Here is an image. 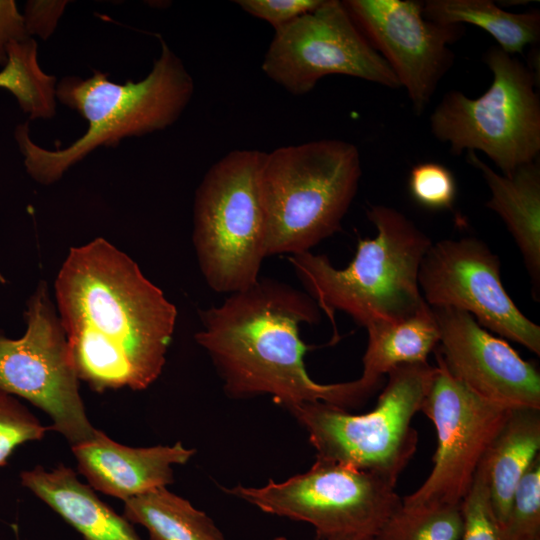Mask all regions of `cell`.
Segmentation results:
<instances>
[{
  "instance_id": "cell-24",
  "label": "cell",
  "mask_w": 540,
  "mask_h": 540,
  "mask_svg": "<svg viewBox=\"0 0 540 540\" xmlns=\"http://www.w3.org/2000/svg\"><path fill=\"white\" fill-rule=\"evenodd\" d=\"M461 504L401 505L386 521L377 540H460Z\"/></svg>"
},
{
  "instance_id": "cell-32",
  "label": "cell",
  "mask_w": 540,
  "mask_h": 540,
  "mask_svg": "<svg viewBox=\"0 0 540 540\" xmlns=\"http://www.w3.org/2000/svg\"><path fill=\"white\" fill-rule=\"evenodd\" d=\"M316 540H377L376 536L342 535V536H316Z\"/></svg>"
},
{
  "instance_id": "cell-22",
  "label": "cell",
  "mask_w": 540,
  "mask_h": 540,
  "mask_svg": "<svg viewBox=\"0 0 540 540\" xmlns=\"http://www.w3.org/2000/svg\"><path fill=\"white\" fill-rule=\"evenodd\" d=\"M122 515L143 526L150 540H226L213 519L167 487L124 501Z\"/></svg>"
},
{
  "instance_id": "cell-7",
  "label": "cell",
  "mask_w": 540,
  "mask_h": 540,
  "mask_svg": "<svg viewBox=\"0 0 540 540\" xmlns=\"http://www.w3.org/2000/svg\"><path fill=\"white\" fill-rule=\"evenodd\" d=\"M435 370L428 362L393 368L375 407L364 414L321 401L288 411L308 434L316 458L373 473L396 485L417 450L412 419L421 412Z\"/></svg>"
},
{
  "instance_id": "cell-25",
  "label": "cell",
  "mask_w": 540,
  "mask_h": 540,
  "mask_svg": "<svg viewBox=\"0 0 540 540\" xmlns=\"http://www.w3.org/2000/svg\"><path fill=\"white\" fill-rule=\"evenodd\" d=\"M503 529L507 540L540 538V455L517 485Z\"/></svg>"
},
{
  "instance_id": "cell-4",
  "label": "cell",
  "mask_w": 540,
  "mask_h": 540,
  "mask_svg": "<svg viewBox=\"0 0 540 540\" xmlns=\"http://www.w3.org/2000/svg\"><path fill=\"white\" fill-rule=\"evenodd\" d=\"M366 215L377 234L358 240L347 267L335 268L326 255L311 251L288 256L305 292L333 326L336 311L366 328L375 322L405 319L427 304L418 274L431 239L393 207L370 205Z\"/></svg>"
},
{
  "instance_id": "cell-15",
  "label": "cell",
  "mask_w": 540,
  "mask_h": 540,
  "mask_svg": "<svg viewBox=\"0 0 540 540\" xmlns=\"http://www.w3.org/2000/svg\"><path fill=\"white\" fill-rule=\"evenodd\" d=\"M431 309L439 330L433 352L454 378L488 401L509 408H540V374L532 363L469 313Z\"/></svg>"
},
{
  "instance_id": "cell-16",
  "label": "cell",
  "mask_w": 540,
  "mask_h": 540,
  "mask_svg": "<svg viewBox=\"0 0 540 540\" xmlns=\"http://www.w3.org/2000/svg\"><path fill=\"white\" fill-rule=\"evenodd\" d=\"M77 468L96 491L123 502L174 481L173 466L186 464L195 449L173 445L130 447L96 429L88 441L72 446Z\"/></svg>"
},
{
  "instance_id": "cell-5",
  "label": "cell",
  "mask_w": 540,
  "mask_h": 540,
  "mask_svg": "<svg viewBox=\"0 0 540 540\" xmlns=\"http://www.w3.org/2000/svg\"><path fill=\"white\" fill-rule=\"evenodd\" d=\"M361 174L359 150L344 140H314L265 153L267 257L309 252L340 231Z\"/></svg>"
},
{
  "instance_id": "cell-30",
  "label": "cell",
  "mask_w": 540,
  "mask_h": 540,
  "mask_svg": "<svg viewBox=\"0 0 540 540\" xmlns=\"http://www.w3.org/2000/svg\"><path fill=\"white\" fill-rule=\"evenodd\" d=\"M67 1L32 0L25 4L22 13L27 34L47 39L54 32Z\"/></svg>"
},
{
  "instance_id": "cell-3",
  "label": "cell",
  "mask_w": 540,
  "mask_h": 540,
  "mask_svg": "<svg viewBox=\"0 0 540 540\" xmlns=\"http://www.w3.org/2000/svg\"><path fill=\"white\" fill-rule=\"evenodd\" d=\"M160 40L161 54L141 81L115 83L97 70L86 79H61L56 98L88 123L83 136L68 147H40L32 141L28 123L16 126L14 138L34 181L53 184L98 147H114L125 137L163 130L180 117L191 100L194 82L181 59Z\"/></svg>"
},
{
  "instance_id": "cell-2",
  "label": "cell",
  "mask_w": 540,
  "mask_h": 540,
  "mask_svg": "<svg viewBox=\"0 0 540 540\" xmlns=\"http://www.w3.org/2000/svg\"><path fill=\"white\" fill-rule=\"evenodd\" d=\"M321 310L305 292L285 282L260 277L200 311L195 340L208 356L231 398L270 395L287 410L321 401L347 410L365 403L381 386L362 377L322 384L308 374L309 350L300 325L315 324Z\"/></svg>"
},
{
  "instance_id": "cell-26",
  "label": "cell",
  "mask_w": 540,
  "mask_h": 540,
  "mask_svg": "<svg viewBox=\"0 0 540 540\" xmlns=\"http://www.w3.org/2000/svg\"><path fill=\"white\" fill-rule=\"evenodd\" d=\"M463 519L460 540H507L495 516L487 480L479 466L473 483L461 502Z\"/></svg>"
},
{
  "instance_id": "cell-20",
  "label": "cell",
  "mask_w": 540,
  "mask_h": 540,
  "mask_svg": "<svg viewBox=\"0 0 540 540\" xmlns=\"http://www.w3.org/2000/svg\"><path fill=\"white\" fill-rule=\"evenodd\" d=\"M366 330L368 341L361 377L378 384L383 375L399 365L427 362L439 343L437 322L428 304L405 319L375 322Z\"/></svg>"
},
{
  "instance_id": "cell-17",
  "label": "cell",
  "mask_w": 540,
  "mask_h": 540,
  "mask_svg": "<svg viewBox=\"0 0 540 540\" xmlns=\"http://www.w3.org/2000/svg\"><path fill=\"white\" fill-rule=\"evenodd\" d=\"M21 484L49 506L82 540H142L133 524L82 483L75 471L59 464L36 466L20 474Z\"/></svg>"
},
{
  "instance_id": "cell-29",
  "label": "cell",
  "mask_w": 540,
  "mask_h": 540,
  "mask_svg": "<svg viewBox=\"0 0 540 540\" xmlns=\"http://www.w3.org/2000/svg\"><path fill=\"white\" fill-rule=\"evenodd\" d=\"M236 3L248 14L267 21L277 30L313 11L322 0H239Z\"/></svg>"
},
{
  "instance_id": "cell-14",
  "label": "cell",
  "mask_w": 540,
  "mask_h": 540,
  "mask_svg": "<svg viewBox=\"0 0 540 540\" xmlns=\"http://www.w3.org/2000/svg\"><path fill=\"white\" fill-rule=\"evenodd\" d=\"M343 4L405 88L414 113L421 115L454 63L450 45L463 36V25L427 19L422 2L414 0H346Z\"/></svg>"
},
{
  "instance_id": "cell-11",
  "label": "cell",
  "mask_w": 540,
  "mask_h": 540,
  "mask_svg": "<svg viewBox=\"0 0 540 540\" xmlns=\"http://www.w3.org/2000/svg\"><path fill=\"white\" fill-rule=\"evenodd\" d=\"M262 70L294 95L312 91L320 79L332 74L401 87L339 0H322L313 11L275 30Z\"/></svg>"
},
{
  "instance_id": "cell-31",
  "label": "cell",
  "mask_w": 540,
  "mask_h": 540,
  "mask_svg": "<svg viewBox=\"0 0 540 540\" xmlns=\"http://www.w3.org/2000/svg\"><path fill=\"white\" fill-rule=\"evenodd\" d=\"M22 13L14 0H0V65L7 59V46L16 39L28 37Z\"/></svg>"
},
{
  "instance_id": "cell-1",
  "label": "cell",
  "mask_w": 540,
  "mask_h": 540,
  "mask_svg": "<svg viewBox=\"0 0 540 540\" xmlns=\"http://www.w3.org/2000/svg\"><path fill=\"white\" fill-rule=\"evenodd\" d=\"M55 296L72 363L92 390L138 391L157 380L177 310L127 254L103 238L71 248Z\"/></svg>"
},
{
  "instance_id": "cell-27",
  "label": "cell",
  "mask_w": 540,
  "mask_h": 540,
  "mask_svg": "<svg viewBox=\"0 0 540 540\" xmlns=\"http://www.w3.org/2000/svg\"><path fill=\"white\" fill-rule=\"evenodd\" d=\"M48 430L15 396L0 390V466L18 446L41 440Z\"/></svg>"
},
{
  "instance_id": "cell-6",
  "label": "cell",
  "mask_w": 540,
  "mask_h": 540,
  "mask_svg": "<svg viewBox=\"0 0 540 540\" xmlns=\"http://www.w3.org/2000/svg\"><path fill=\"white\" fill-rule=\"evenodd\" d=\"M264 152L234 150L207 171L194 200L192 240L201 274L217 293L253 285L267 257L261 189Z\"/></svg>"
},
{
  "instance_id": "cell-33",
  "label": "cell",
  "mask_w": 540,
  "mask_h": 540,
  "mask_svg": "<svg viewBox=\"0 0 540 540\" xmlns=\"http://www.w3.org/2000/svg\"><path fill=\"white\" fill-rule=\"evenodd\" d=\"M535 540H540V538H538V539H535Z\"/></svg>"
},
{
  "instance_id": "cell-10",
  "label": "cell",
  "mask_w": 540,
  "mask_h": 540,
  "mask_svg": "<svg viewBox=\"0 0 540 540\" xmlns=\"http://www.w3.org/2000/svg\"><path fill=\"white\" fill-rule=\"evenodd\" d=\"M25 320L20 338L0 333V390L43 411L52 422L50 429L71 447L88 441L96 428L88 419L66 334L45 282L28 299Z\"/></svg>"
},
{
  "instance_id": "cell-9",
  "label": "cell",
  "mask_w": 540,
  "mask_h": 540,
  "mask_svg": "<svg viewBox=\"0 0 540 540\" xmlns=\"http://www.w3.org/2000/svg\"><path fill=\"white\" fill-rule=\"evenodd\" d=\"M222 489L265 513L308 523L316 536H376L402 505L395 485L383 478L319 458L282 482Z\"/></svg>"
},
{
  "instance_id": "cell-19",
  "label": "cell",
  "mask_w": 540,
  "mask_h": 540,
  "mask_svg": "<svg viewBox=\"0 0 540 540\" xmlns=\"http://www.w3.org/2000/svg\"><path fill=\"white\" fill-rule=\"evenodd\" d=\"M540 408H512L489 445L483 469L499 523L507 520L514 491L540 455Z\"/></svg>"
},
{
  "instance_id": "cell-23",
  "label": "cell",
  "mask_w": 540,
  "mask_h": 540,
  "mask_svg": "<svg viewBox=\"0 0 540 540\" xmlns=\"http://www.w3.org/2000/svg\"><path fill=\"white\" fill-rule=\"evenodd\" d=\"M37 49L30 36L13 40L0 71V88L16 98L31 120L52 118L56 113V77L41 69Z\"/></svg>"
},
{
  "instance_id": "cell-28",
  "label": "cell",
  "mask_w": 540,
  "mask_h": 540,
  "mask_svg": "<svg viewBox=\"0 0 540 540\" xmlns=\"http://www.w3.org/2000/svg\"><path fill=\"white\" fill-rule=\"evenodd\" d=\"M408 187L419 205L433 210L451 208L457 194L453 173L437 162L416 164L410 171Z\"/></svg>"
},
{
  "instance_id": "cell-18",
  "label": "cell",
  "mask_w": 540,
  "mask_h": 540,
  "mask_svg": "<svg viewBox=\"0 0 540 540\" xmlns=\"http://www.w3.org/2000/svg\"><path fill=\"white\" fill-rule=\"evenodd\" d=\"M467 161L479 170L490 188L486 207L496 212L514 238L532 282V294L540 297V166L538 161L517 169L511 176L493 170L476 152Z\"/></svg>"
},
{
  "instance_id": "cell-8",
  "label": "cell",
  "mask_w": 540,
  "mask_h": 540,
  "mask_svg": "<svg viewBox=\"0 0 540 540\" xmlns=\"http://www.w3.org/2000/svg\"><path fill=\"white\" fill-rule=\"evenodd\" d=\"M490 87L470 98L451 90L430 115L432 135L454 155L480 151L505 176L537 160L540 98L534 72L514 55L492 46L484 55Z\"/></svg>"
},
{
  "instance_id": "cell-12",
  "label": "cell",
  "mask_w": 540,
  "mask_h": 540,
  "mask_svg": "<svg viewBox=\"0 0 540 540\" xmlns=\"http://www.w3.org/2000/svg\"><path fill=\"white\" fill-rule=\"evenodd\" d=\"M435 358V374L421 412L435 426L437 448L425 481L402 498L406 506L461 504L512 409L478 396L449 373L438 355Z\"/></svg>"
},
{
  "instance_id": "cell-21",
  "label": "cell",
  "mask_w": 540,
  "mask_h": 540,
  "mask_svg": "<svg viewBox=\"0 0 540 540\" xmlns=\"http://www.w3.org/2000/svg\"><path fill=\"white\" fill-rule=\"evenodd\" d=\"M424 16L440 24H471L491 35L498 47L510 55L523 53L540 38V12L505 11L490 0H427Z\"/></svg>"
},
{
  "instance_id": "cell-13",
  "label": "cell",
  "mask_w": 540,
  "mask_h": 540,
  "mask_svg": "<svg viewBox=\"0 0 540 540\" xmlns=\"http://www.w3.org/2000/svg\"><path fill=\"white\" fill-rule=\"evenodd\" d=\"M418 282L430 307L465 311L487 331L540 355V326L510 298L501 282L499 257L482 240L432 243L421 261Z\"/></svg>"
}]
</instances>
